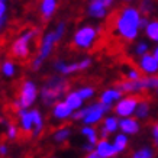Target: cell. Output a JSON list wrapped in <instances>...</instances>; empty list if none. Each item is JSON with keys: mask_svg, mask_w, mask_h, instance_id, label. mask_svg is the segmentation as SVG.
Returning <instances> with one entry per match:
<instances>
[{"mask_svg": "<svg viewBox=\"0 0 158 158\" xmlns=\"http://www.w3.org/2000/svg\"><path fill=\"white\" fill-rule=\"evenodd\" d=\"M31 113H32V120H34V131H32V136L38 138L39 135L45 129V118H44L42 112L36 107H31Z\"/></svg>", "mask_w": 158, "mask_h": 158, "instance_id": "obj_19", "label": "cell"}, {"mask_svg": "<svg viewBox=\"0 0 158 158\" xmlns=\"http://www.w3.org/2000/svg\"><path fill=\"white\" fill-rule=\"evenodd\" d=\"M89 2H91V0H89Z\"/></svg>", "mask_w": 158, "mask_h": 158, "instance_id": "obj_44", "label": "cell"}, {"mask_svg": "<svg viewBox=\"0 0 158 158\" xmlns=\"http://www.w3.org/2000/svg\"><path fill=\"white\" fill-rule=\"evenodd\" d=\"M94 151L97 152L99 158H115L119 155V152L116 151L115 145L112 141L107 138H100L97 141V144L94 145Z\"/></svg>", "mask_w": 158, "mask_h": 158, "instance_id": "obj_13", "label": "cell"}, {"mask_svg": "<svg viewBox=\"0 0 158 158\" xmlns=\"http://www.w3.org/2000/svg\"><path fill=\"white\" fill-rule=\"evenodd\" d=\"M68 91V81L64 76H51L48 77L44 86L39 89V99L44 106L51 107L55 102L61 100Z\"/></svg>", "mask_w": 158, "mask_h": 158, "instance_id": "obj_3", "label": "cell"}, {"mask_svg": "<svg viewBox=\"0 0 158 158\" xmlns=\"http://www.w3.org/2000/svg\"><path fill=\"white\" fill-rule=\"evenodd\" d=\"M142 13L135 6H125L118 12L113 22V31L120 39L126 42H134L141 32Z\"/></svg>", "mask_w": 158, "mask_h": 158, "instance_id": "obj_1", "label": "cell"}, {"mask_svg": "<svg viewBox=\"0 0 158 158\" xmlns=\"http://www.w3.org/2000/svg\"><path fill=\"white\" fill-rule=\"evenodd\" d=\"M64 100H65V103H67L73 110L81 109L83 106H84V99L78 94V91L77 90L67 91V93H65V96H64Z\"/></svg>", "mask_w": 158, "mask_h": 158, "instance_id": "obj_21", "label": "cell"}, {"mask_svg": "<svg viewBox=\"0 0 158 158\" xmlns=\"http://www.w3.org/2000/svg\"><path fill=\"white\" fill-rule=\"evenodd\" d=\"M18 125L20 128V132L23 134H32L34 131V120H32V113L31 109H18Z\"/></svg>", "mask_w": 158, "mask_h": 158, "instance_id": "obj_15", "label": "cell"}, {"mask_svg": "<svg viewBox=\"0 0 158 158\" xmlns=\"http://www.w3.org/2000/svg\"><path fill=\"white\" fill-rule=\"evenodd\" d=\"M123 2H126V3H131V2H134V0H123Z\"/></svg>", "mask_w": 158, "mask_h": 158, "instance_id": "obj_41", "label": "cell"}, {"mask_svg": "<svg viewBox=\"0 0 158 158\" xmlns=\"http://www.w3.org/2000/svg\"><path fill=\"white\" fill-rule=\"evenodd\" d=\"M0 73L5 78H13L18 74V65L13 60H3L0 64Z\"/></svg>", "mask_w": 158, "mask_h": 158, "instance_id": "obj_23", "label": "cell"}, {"mask_svg": "<svg viewBox=\"0 0 158 158\" xmlns=\"http://www.w3.org/2000/svg\"><path fill=\"white\" fill-rule=\"evenodd\" d=\"M99 35H100V28L99 26L84 23L74 31L71 38V44L73 47L77 49L89 51V49H91L96 45Z\"/></svg>", "mask_w": 158, "mask_h": 158, "instance_id": "obj_6", "label": "cell"}, {"mask_svg": "<svg viewBox=\"0 0 158 158\" xmlns=\"http://www.w3.org/2000/svg\"><path fill=\"white\" fill-rule=\"evenodd\" d=\"M71 134H73V129L70 126H60L57 129L52 132L51 138H52V142L57 145H62L68 142L70 138H71Z\"/></svg>", "mask_w": 158, "mask_h": 158, "instance_id": "obj_20", "label": "cell"}, {"mask_svg": "<svg viewBox=\"0 0 158 158\" xmlns=\"http://www.w3.org/2000/svg\"><path fill=\"white\" fill-rule=\"evenodd\" d=\"M109 13V7H106L102 2L99 0H91L89 2V6H87V15L90 16L91 19H105Z\"/></svg>", "mask_w": 158, "mask_h": 158, "instance_id": "obj_18", "label": "cell"}, {"mask_svg": "<svg viewBox=\"0 0 158 158\" xmlns=\"http://www.w3.org/2000/svg\"><path fill=\"white\" fill-rule=\"evenodd\" d=\"M154 149L149 147H142V148L136 149L132 154V158H154Z\"/></svg>", "mask_w": 158, "mask_h": 158, "instance_id": "obj_30", "label": "cell"}, {"mask_svg": "<svg viewBox=\"0 0 158 158\" xmlns=\"http://www.w3.org/2000/svg\"><path fill=\"white\" fill-rule=\"evenodd\" d=\"M73 112H74V110L65 103L64 99L55 102V103L51 106V116H52L54 120H58V122H65V120L71 119Z\"/></svg>", "mask_w": 158, "mask_h": 158, "instance_id": "obj_11", "label": "cell"}, {"mask_svg": "<svg viewBox=\"0 0 158 158\" xmlns=\"http://www.w3.org/2000/svg\"><path fill=\"white\" fill-rule=\"evenodd\" d=\"M145 87L147 90H157L158 89V76H145Z\"/></svg>", "mask_w": 158, "mask_h": 158, "instance_id": "obj_32", "label": "cell"}, {"mask_svg": "<svg viewBox=\"0 0 158 158\" xmlns=\"http://www.w3.org/2000/svg\"><path fill=\"white\" fill-rule=\"evenodd\" d=\"M139 10L142 15H149L154 10V2L152 0H141V6H139Z\"/></svg>", "mask_w": 158, "mask_h": 158, "instance_id": "obj_33", "label": "cell"}, {"mask_svg": "<svg viewBox=\"0 0 158 158\" xmlns=\"http://www.w3.org/2000/svg\"><path fill=\"white\" fill-rule=\"evenodd\" d=\"M93 149H94V144H90V142H87V141H86V144L81 145V151H83L84 154L91 152Z\"/></svg>", "mask_w": 158, "mask_h": 158, "instance_id": "obj_36", "label": "cell"}, {"mask_svg": "<svg viewBox=\"0 0 158 158\" xmlns=\"http://www.w3.org/2000/svg\"><path fill=\"white\" fill-rule=\"evenodd\" d=\"M91 58L86 57L80 60V61H65V60H57L54 62V70L61 74L64 77H68V76H73L78 71H86L89 68L91 67Z\"/></svg>", "mask_w": 158, "mask_h": 158, "instance_id": "obj_8", "label": "cell"}, {"mask_svg": "<svg viewBox=\"0 0 158 158\" xmlns=\"http://www.w3.org/2000/svg\"><path fill=\"white\" fill-rule=\"evenodd\" d=\"M123 74H125V78H126V80H132V81H135V80H138V78L142 77L141 70H139V68H135V67H125Z\"/></svg>", "mask_w": 158, "mask_h": 158, "instance_id": "obj_29", "label": "cell"}, {"mask_svg": "<svg viewBox=\"0 0 158 158\" xmlns=\"http://www.w3.org/2000/svg\"><path fill=\"white\" fill-rule=\"evenodd\" d=\"M148 22H149V19L147 18V16H142L141 18V29H144L147 25H148Z\"/></svg>", "mask_w": 158, "mask_h": 158, "instance_id": "obj_39", "label": "cell"}, {"mask_svg": "<svg viewBox=\"0 0 158 158\" xmlns=\"http://www.w3.org/2000/svg\"><path fill=\"white\" fill-rule=\"evenodd\" d=\"M9 155V145L6 142H0V157H6Z\"/></svg>", "mask_w": 158, "mask_h": 158, "instance_id": "obj_35", "label": "cell"}, {"mask_svg": "<svg viewBox=\"0 0 158 158\" xmlns=\"http://www.w3.org/2000/svg\"><path fill=\"white\" fill-rule=\"evenodd\" d=\"M119 131L126 135H136L141 131L139 119H136L135 116L119 118Z\"/></svg>", "mask_w": 158, "mask_h": 158, "instance_id": "obj_16", "label": "cell"}, {"mask_svg": "<svg viewBox=\"0 0 158 158\" xmlns=\"http://www.w3.org/2000/svg\"><path fill=\"white\" fill-rule=\"evenodd\" d=\"M77 91H78V94L84 99V102L91 100L93 97L96 96V89L93 86H81L80 89H77Z\"/></svg>", "mask_w": 158, "mask_h": 158, "instance_id": "obj_28", "label": "cell"}, {"mask_svg": "<svg viewBox=\"0 0 158 158\" xmlns=\"http://www.w3.org/2000/svg\"><path fill=\"white\" fill-rule=\"evenodd\" d=\"M155 91H157V94H158V89H157V90H155Z\"/></svg>", "mask_w": 158, "mask_h": 158, "instance_id": "obj_42", "label": "cell"}, {"mask_svg": "<svg viewBox=\"0 0 158 158\" xmlns=\"http://www.w3.org/2000/svg\"><path fill=\"white\" fill-rule=\"evenodd\" d=\"M110 109H113V107L103 105L102 102H96V103L83 106L81 109L74 110L71 119L76 122H83L84 125H94L96 126L97 123H102L103 118Z\"/></svg>", "mask_w": 158, "mask_h": 158, "instance_id": "obj_5", "label": "cell"}, {"mask_svg": "<svg viewBox=\"0 0 158 158\" xmlns=\"http://www.w3.org/2000/svg\"><path fill=\"white\" fill-rule=\"evenodd\" d=\"M149 113H151V105H149V102L148 100H139L134 116L136 119H148Z\"/></svg>", "mask_w": 158, "mask_h": 158, "instance_id": "obj_25", "label": "cell"}, {"mask_svg": "<svg viewBox=\"0 0 158 158\" xmlns=\"http://www.w3.org/2000/svg\"><path fill=\"white\" fill-rule=\"evenodd\" d=\"M148 49H149L148 42H145V41H139V42L135 44L134 54L136 55V57H141V55H144V54L148 52Z\"/></svg>", "mask_w": 158, "mask_h": 158, "instance_id": "obj_31", "label": "cell"}, {"mask_svg": "<svg viewBox=\"0 0 158 158\" xmlns=\"http://www.w3.org/2000/svg\"><path fill=\"white\" fill-rule=\"evenodd\" d=\"M151 136H152V141H154V144H155V147L158 148V122L154 123L152 128H151Z\"/></svg>", "mask_w": 158, "mask_h": 158, "instance_id": "obj_34", "label": "cell"}, {"mask_svg": "<svg viewBox=\"0 0 158 158\" xmlns=\"http://www.w3.org/2000/svg\"><path fill=\"white\" fill-rule=\"evenodd\" d=\"M39 99V87L34 80H23L20 83L19 93H18V99L15 102V106L19 109H31L34 107L35 103Z\"/></svg>", "mask_w": 158, "mask_h": 158, "instance_id": "obj_7", "label": "cell"}, {"mask_svg": "<svg viewBox=\"0 0 158 158\" xmlns=\"http://www.w3.org/2000/svg\"><path fill=\"white\" fill-rule=\"evenodd\" d=\"M139 99L138 97L132 96V94H126L122 96L119 100L113 105V110H115V115L119 118H128V116H134L136 106H138Z\"/></svg>", "mask_w": 158, "mask_h": 158, "instance_id": "obj_9", "label": "cell"}, {"mask_svg": "<svg viewBox=\"0 0 158 158\" xmlns=\"http://www.w3.org/2000/svg\"><path fill=\"white\" fill-rule=\"evenodd\" d=\"M6 25H7V15H5V16H0V34L5 31Z\"/></svg>", "mask_w": 158, "mask_h": 158, "instance_id": "obj_37", "label": "cell"}, {"mask_svg": "<svg viewBox=\"0 0 158 158\" xmlns=\"http://www.w3.org/2000/svg\"><path fill=\"white\" fill-rule=\"evenodd\" d=\"M39 36V28L29 26L25 28L10 45V54L16 60H28L32 54V44Z\"/></svg>", "mask_w": 158, "mask_h": 158, "instance_id": "obj_4", "label": "cell"}, {"mask_svg": "<svg viewBox=\"0 0 158 158\" xmlns=\"http://www.w3.org/2000/svg\"><path fill=\"white\" fill-rule=\"evenodd\" d=\"M80 134L81 136L86 138L87 142H90V144H97V141L100 139V135H99V131L94 128V125H84L83 123L81 129H80Z\"/></svg>", "mask_w": 158, "mask_h": 158, "instance_id": "obj_22", "label": "cell"}, {"mask_svg": "<svg viewBox=\"0 0 158 158\" xmlns=\"http://www.w3.org/2000/svg\"><path fill=\"white\" fill-rule=\"evenodd\" d=\"M152 54H154V57H155V58L158 60V42H157V47H155V48L152 49Z\"/></svg>", "mask_w": 158, "mask_h": 158, "instance_id": "obj_40", "label": "cell"}, {"mask_svg": "<svg viewBox=\"0 0 158 158\" xmlns=\"http://www.w3.org/2000/svg\"><path fill=\"white\" fill-rule=\"evenodd\" d=\"M58 5H60V0H39V15H41V19L44 22H48L54 18V15L57 13Z\"/></svg>", "mask_w": 158, "mask_h": 158, "instance_id": "obj_14", "label": "cell"}, {"mask_svg": "<svg viewBox=\"0 0 158 158\" xmlns=\"http://www.w3.org/2000/svg\"><path fill=\"white\" fill-rule=\"evenodd\" d=\"M99 2H102V3H103V5L106 6V7H112V6H113V3H115L116 0H99Z\"/></svg>", "mask_w": 158, "mask_h": 158, "instance_id": "obj_38", "label": "cell"}, {"mask_svg": "<svg viewBox=\"0 0 158 158\" xmlns=\"http://www.w3.org/2000/svg\"><path fill=\"white\" fill-rule=\"evenodd\" d=\"M113 145H115L116 151L119 154H123L126 149H128V147H129V135L123 134V132H119V134H116L115 136H113Z\"/></svg>", "mask_w": 158, "mask_h": 158, "instance_id": "obj_24", "label": "cell"}, {"mask_svg": "<svg viewBox=\"0 0 158 158\" xmlns=\"http://www.w3.org/2000/svg\"><path fill=\"white\" fill-rule=\"evenodd\" d=\"M145 36L152 41V42H158V20H149L148 25L144 28Z\"/></svg>", "mask_w": 158, "mask_h": 158, "instance_id": "obj_26", "label": "cell"}, {"mask_svg": "<svg viewBox=\"0 0 158 158\" xmlns=\"http://www.w3.org/2000/svg\"><path fill=\"white\" fill-rule=\"evenodd\" d=\"M119 131V116L116 115H106L102 120V126L99 131L100 138H107L109 135L116 134Z\"/></svg>", "mask_w": 158, "mask_h": 158, "instance_id": "obj_12", "label": "cell"}, {"mask_svg": "<svg viewBox=\"0 0 158 158\" xmlns=\"http://www.w3.org/2000/svg\"><path fill=\"white\" fill-rule=\"evenodd\" d=\"M122 96H123V91L120 90L119 87H109V89H105V90L100 93L99 102H102V103L106 106L113 107V105H115Z\"/></svg>", "mask_w": 158, "mask_h": 158, "instance_id": "obj_17", "label": "cell"}, {"mask_svg": "<svg viewBox=\"0 0 158 158\" xmlns=\"http://www.w3.org/2000/svg\"><path fill=\"white\" fill-rule=\"evenodd\" d=\"M19 134H20V128L19 125L16 123H6L5 126V135L7 141H16L19 138Z\"/></svg>", "mask_w": 158, "mask_h": 158, "instance_id": "obj_27", "label": "cell"}, {"mask_svg": "<svg viewBox=\"0 0 158 158\" xmlns=\"http://www.w3.org/2000/svg\"><path fill=\"white\" fill-rule=\"evenodd\" d=\"M65 32H67V23L64 20H60L52 29H48L47 32H44L42 36H41V41H39L36 55L31 62V68L34 71H39L42 68L44 62L52 55L55 47L61 42Z\"/></svg>", "mask_w": 158, "mask_h": 158, "instance_id": "obj_2", "label": "cell"}, {"mask_svg": "<svg viewBox=\"0 0 158 158\" xmlns=\"http://www.w3.org/2000/svg\"><path fill=\"white\" fill-rule=\"evenodd\" d=\"M138 68L145 76H154L158 74V60L154 57L152 52H147L139 57Z\"/></svg>", "mask_w": 158, "mask_h": 158, "instance_id": "obj_10", "label": "cell"}, {"mask_svg": "<svg viewBox=\"0 0 158 158\" xmlns=\"http://www.w3.org/2000/svg\"><path fill=\"white\" fill-rule=\"evenodd\" d=\"M2 2H6V0H2Z\"/></svg>", "mask_w": 158, "mask_h": 158, "instance_id": "obj_43", "label": "cell"}]
</instances>
